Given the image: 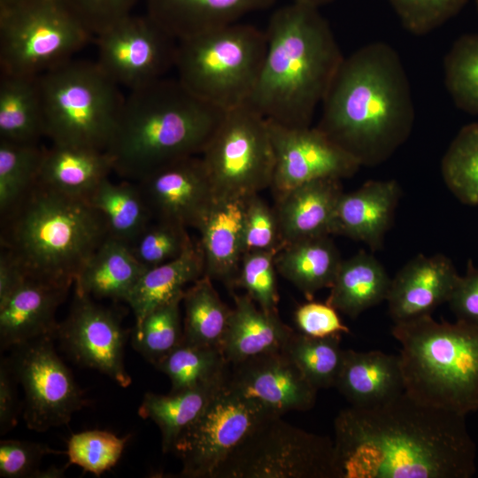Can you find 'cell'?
Wrapping results in <instances>:
<instances>
[{
  "label": "cell",
  "instance_id": "6da1fadb",
  "mask_svg": "<svg viewBox=\"0 0 478 478\" xmlns=\"http://www.w3.org/2000/svg\"><path fill=\"white\" fill-rule=\"evenodd\" d=\"M337 478H470L476 446L466 416L405 391L374 406H349L334 420Z\"/></svg>",
  "mask_w": 478,
  "mask_h": 478
},
{
  "label": "cell",
  "instance_id": "7a4b0ae2",
  "mask_svg": "<svg viewBox=\"0 0 478 478\" xmlns=\"http://www.w3.org/2000/svg\"><path fill=\"white\" fill-rule=\"evenodd\" d=\"M415 109L397 51L367 43L343 58L321 103L316 126L360 166L387 161L410 137Z\"/></svg>",
  "mask_w": 478,
  "mask_h": 478
},
{
  "label": "cell",
  "instance_id": "3957f363",
  "mask_svg": "<svg viewBox=\"0 0 478 478\" xmlns=\"http://www.w3.org/2000/svg\"><path fill=\"white\" fill-rule=\"evenodd\" d=\"M264 32L266 55L248 104L276 124L310 127L344 58L331 27L319 8L290 2Z\"/></svg>",
  "mask_w": 478,
  "mask_h": 478
},
{
  "label": "cell",
  "instance_id": "277c9868",
  "mask_svg": "<svg viewBox=\"0 0 478 478\" xmlns=\"http://www.w3.org/2000/svg\"><path fill=\"white\" fill-rule=\"evenodd\" d=\"M225 112L177 78L130 90L106 149L113 172L135 182L175 160L201 155Z\"/></svg>",
  "mask_w": 478,
  "mask_h": 478
},
{
  "label": "cell",
  "instance_id": "5b68a950",
  "mask_svg": "<svg viewBox=\"0 0 478 478\" xmlns=\"http://www.w3.org/2000/svg\"><path fill=\"white\" fill-rule=\"evenodd\" d=\"M108 235L104 215L88 201L39 181L1 218V249L27 277L65 287Z\"/></svg>",
  "mask_w": 478,
  "mask_h": 478
},
{
  "label": "cell",
  "instance_id": "8992f818",
  "mask_svg": "<svg viewBox=\"0 0 478 478\" xmlns=\"http://www.w3.org/2000/svg\"><path fill=\"white\" fill-rule=\"evenodd\" d=\"M405 392L457 414L478 411V326L431 315L394 323Z\"/></svg>",
  "mask_w": 478,
  "mask_h": 478
},
{
  "label": "cell",
  "instance_id": "52a82bcc",
  "mask_svg": "<svg viewBox=\"0 0 478 478\" xmlns=\"http://www.w3.org/2000/svg\"><path fill=\"white\" fill-rule=\"evenodd\" d=\"M266 50L265 32L240 22L179 40L177 79L198 98L227 112L248 104Z\"/></svg>",
  "mask_w": 478,
  "mask_h": 478
},
{
  "label": "cell",
  "instance_id": "ba28073f",
  "mask_svg": "<svg viewBox=\"0 0 478 478\" xmlns=\"http://www.w3.org/2000/svg\"><path fill=\"white\" fill-rule=\"evenodd\" d=\"M45 136L52 143L106 150L125 96L96 62L74 60L39 76Z\"/></svg>",
  "mask_w": 478,
  "mask_h": 478
},
{
  "label": "cell",
  "instance_id": "9c48e42d",
  "mask_svg": "<svg viewBox=\"0 0 478 478\" xmlns=\"http://www.w3.org/2000/svg\"><path fill=\"white\" fill-rule=\"evenodd\" d=\"M93 35L62 0L0 6V70L40 76L73 59Z\"/></svg>",
  "mask_w": 478,
  "mask_h": 478
},
{
  "label": "cell",
  "instance_id": "30bf717a",
  "mask_svg": "<svg viewBox=\"0 0 478 478\" xmlns=\"http://www.w3.org/2000/svg\"><path fill=\"white\" fill-rule=\"evenodd\" d=\"M212 478H337L334 440L269 415L217 468Z\"/></svg>",
  "mask_w": 478,
  "mask_h": 478
},
{
  "label": "cell",
  "instance_id": "8fae6325",
  "mask_svg": "<svg viewBox=\"0 0 478 478\" xmlns=\"http://www.w3.org/2000/svg\"><path fill=\"white\" fill-rule=\"evenodd\" d=\"M216 199L270 188L274 153L268 121L249 104L227 111L201 153Z\"/></svg>",
  "mask_w": 478,
  "mask_h": 478
},
{
  "label": "cell",
  "instance_id": "7c38bea8",
  "mask_svg": "<svg viewBox=\"0 0 478 478\" xmlns=\"http://www.w3.org/2000/svg\"><path fill=\"white\" fill-rule=\"evenodd\" d=\"M269 415L275 414L244 397L227 381L214 391L173 447V452L181 462L180 476L212 478L230 453Z\"/></svg>",
  "mask_w": 478,
  "mask_h": 478
},
{
  "label": "cell",
  "instance_id": "4fadbf2b",
  "mask_svg": "<svg viewBox=\"0 0 478 478\" xmlns=\"http://www.w3.org/2000/svg\"><path fill=\"white\" fill-rule=\"evenodd\" d=\"M53 340L42 337L17 345L8 358L25 393L24 420L37 432L68 424L87 403Z\"/></svg>",
  "mask_w": 478,
  "mask_h": 478
},
{
  "label": "cell",
  "instance_id": "5bb4252c",
  "mask_svg": "<svg viewBox=\"0 0 478 478\" xmlns=\"http://www.w3.org/2000/svg\"><path fill=\"white\" fill-rule=\"evenodd\" d=\"M96 62L118 86L133 90L174 67L178 40L147 13L129 14L95 37Z\"/></svg>",
  "mask_w": 478,
  "mask_h": 478
},
{
  "label": "cell",
  "instance_id": "9a60e30c",
  "mask_svg": "<svg viewBox=\"0 0 478 478\" xmlns=\"http://www.w3.org/2000/svg\"><path fill=\"white\" fill-rule=\"evenodd\" d=\"M56 339L80 366L97 370L120 387L132 383L124 361L127 331L116 311L74 292Z\"/></svg>",
  "mask_w": 478,
  "mask_h": 478
},
{
  "label": "cell",
  "instance_id": "2e32d148",
  "mask_svg": "<svg viewBox=\"0 0 478 478\" xmlns=\"http://www.w3.org/2000/svg\"><path fill=\"white\" fill-rule=\"evenodd\" d=\"M267 121L274 153L270 189L275 199L307 181L350 178L360 168L316 127H289Z\"/></svg>",
  "mask_w": 478,
  "mask_h": 478
},
{
  "label": "cell",
  "instance_id": "e0dca14e",
  "mask_svg": "<svg viewBox=\"0 0 478 478\" xmlns=\"http://www.w3.org/2000/svg\"><path fill=\"white\" fill-rule=\"evenodd\" d=\"M135 182L153 220L177 223L187 228L197 229L216 201L199 156L175 160Z\"/></svg>",
  "mask_w": 478,
  "mask_h": 478
},
{
  "label": "cell",
  "instance_id": "ac0fdd59",
  "mask_svg": "<svg viewBox=\"0 0 478 478\" xmlns=\"http://www.w3.org/2000/svg\"><path fill=\"white\" fill-rule=\"evenodd\" d=\"M228 383L268 412L282 416L312 409L318 390L282 351L230 364Z\"/></svg>",
  "mask_w": 478,
  "mask_h": 478
},
{
  "label": "cell",
  "instance_id": "d6986e66",
  "mask_svg": "<svg viewBox=\"0 0 478 478\" xmlns=\"http://www.w3.org/2000/svg\"><path fill=\"white\" fill-rule=\"evenodd\" d=\"M452 261L443 254H419L391 278L387 297L394 323L431 315L447 303L459 280Z\"/></svg>",
  "mask_w": 478,
  "mask_h": 478
},
{
  "label": "cell",
  "instance_id": "ffe728a7",
  "mask_svg": "<svg viewBox=\"0 0 478 478\" xmlns=\"http://www.w3.org/2000/svg\"><path fill=\"white\" fill-rule=\"evenodd\" d=\"M69 289L27 277L0 304L1 348L12 349L42 337L56 339L59 325L56 312Z\"/></svg>",
  "mask_w": 478,
  "mask_h": 478
},
{
  "label": "cell",
  "instance_id": "44dd1931",
  "mask_svg": "<svg viewBox=\"0 0 478 478\" xmlns=\"http://www.w3.org/2000/svg\"><path fill=\"white\" fill-rule=\"evenodd\" d=\"M401 189L395 180L367 181L354 191L342 195L335 214L332 235L382 249L389 230Z\"/></svg>",
  "mask_w": 478,
  "mask_h": 478
},
{
  "label": "cell",
  "instance_id": "7402d4cb",
  "mask_svg": "<svg viewBox=\"0 0 478 478\" xmlns=\"http://www.w3.org/2000/svg\"><path fill=\"white\" fill-rule=\"evenodd\" d=\"M343 194L341 180L322 178L298 185L276 198L274 208L283 245L331 235Z\"/></svg>",
  "mask_w": 478,
  "mask_h": 478
},
{
  "label": "cell",
  "instance_id": "603a6c76",
  "mask_svg": "<svg viewBox=\"0 0 478 478\" xmlns=\"http://www.w3.org/2000/svg\"><path fill=\"white\" fill-rule=\"evenodd\" d=\"M244 198H218L197 227L204 275L232 293L243 256Z\"/></svg>",
  "mask_w": 478,
  "mask_h": 478
},
{
  "label": "cell",
  "instance_id": "cb8c5ba5",
  "mask_svg": "<svg viewBox=\"0 0 478 478\" xmlns=\"http://www.w3.org/2000/svg\"><path fill=\"white\" fill-rule=\"evenodd\" d=\"M146 13L176 40L239 22L275 0H145Z\"/></svg>",
  "mask_w": 478,
  "mask_h": 478
},
{
  "label": "cell",
  "instance_id": "d4e9b609",
  "mask_svg": "<svg viewBox=\"0 0 478 478\" xmlns=\"http://www.w3.org/2000/svg\"><path fill=\"white\" fill-rule=\"evenodd\" d=\"M335 388L351 406L371 407L405 391L398 355L344 350Z\"/></svg>",
  "mask_w": 478,
  "mask_h": 478
},
{
  "label": "cell",
  "instance_id": "484cf974",
  "mask_svg": "<svg viewBox=\"0 0 478 478\" xmlns=\"http://www.w3.org/2000/svg\"><path fill=\"white\" fill-rule=\"evenodd\" d=\"M113 172L106 150L51 143L45 148L38 181L66 196L89 201Z\"/></svg>",
  "mask_w": 478,
  "mask_h": 478
},
{
  "label": "cell",
  "instance_id": "4316f807",
  "mask_svg": "<svg viewBox=\"0 0 478 478\" xmlns=\"http://www.w3.org/2000/svg\"><path fill=\"white\" fill-rule=\"evenodd\" d=\"M232 308L222 344L229 364L283 349L294 332L279 317L278 312H266L247 295L232 292Z\"/></svg>",
  "mask_w": 478,
  "mask_h": 478
},
{
  "label": "cell",
  "instance_id": "83f0119b",
  "mask_svg": "<svg viewBox=\"0 0 478 478\" xmlns=\"http://www.w3.org/2000/svg\"><path fill=\"white\" fill-rule=\"evenodd\" d=\"M146 269L127 243L108 235L77 275L74 292L92 298L127 302Z\"/></svg>",
  "mask_w": 478,
  "mask_h": 478
},
{
  "label": "cell",
  "instance_id": "f1b7e54d",
  "mask_svg": "<svg viewBox=\"0 0 478 478\" xmlns=\"http://www.w3.org/2000/svg\"><path fill=\"white\" fill-rule=\"evenodd\" d=\"M391 278L382 264L361 250L343 259L326 302L351 319L387 299Z\"/></svg>",
  "mask_w": 478,
  "mask_h": 478
},
{
  "label": "cell",
  "instance_id": "f546056e",
  "mask_svg": "<svg viewBox=\"0 0 478 478\" xmlns=\"http://www.w3.org/2000/svg\"><path fill=\"white\" fill-rule=\"evenodd\" d=\"M343 258L330 235L284 244L275 254V267L307 300L329 289Z\"/></svg>",
  "mask_w": 478,
  "mask_h": 478
},
{
  "label": "cell",
  "instance_id": "4dcf8cb0",
  "mask_svg": "<svg viewBox=\"0 0 478 478\" xmlns=\"http://www.w3.org/2000/svg\"><path fill=\"white\" fill-rule=\"evenodd\" d=\"M45 136L39 76L0 73V140L35 144Z\"/></svg>",
  "mask_w": 478,
  "mask_h": 478
},
{
  "label": "cell",
  "instance_id": "1f68e13d",
  "mask_svg": "<svg viewBox=\"0 0 478 478\" xmlns=\"http://www.w3.org/2000/svg\"><path fill=\"white\" fill-rule=\"evenodd\" d=\"M204 274V258L198 243L173 260L146 269L126 302L133 311L135 324L156 307L183 294L188 284Z\"/></svg>",
  "mask_w": 478,
  "mask_h": 478
},
{
  "label": "cell",
  "instance_id": "d6a6232c",
  "mask_svg": "<svg viewBox=\"0 0 478 478\" xmlns=\"http://www.w3.org/2000/svg\"><path fill=\"white\" fill-rule=\"evenodd\" d=\"M183 343L222 350L232 309L220 297L212 279L203 275L185 289Z\"/></svg>",
  "mask_w": 478,
  "mask_h": 478
},
{
  "label": "cell",
  "instance_id": "836d02e7",
  "mask_svg": "<svg viewBox=\"0 0 478 478\" xmlns=\"http://www.w3.org/2000/svg\"><path fill=\"white\" fill-rule=\"evenodd\" d=\"M222 384L170 392L168 395L145 393L138 414L143 419L151 420L159 428L163 453L173 452L178 438L198 417L214 391Z\"/></svg>",
  "mask_w": 478,
  "mask_h": 478
},
{
  "label": "cell",
  "instance_id": "e575fe53",
  "mask_svg": "<svg viewBox=\"0 0 478 478\" xmlns=\"http://www.w3.org/2000/svg\"><path fill=\"white\" fill-rule=\"evenodd\" d=\"M133 182L107 178L88 201L104 215L109 235L127 244L153 220L139 185Z\"/></svg>",
  "mask_w": 478,
  "mask_h": 478
},
{
  "label": "cell",
  "instance_id": "d590c367",
  "mask_svg": "<svg viewBox=\"0 0 478 478\" xmlns=\"http://www.w3.org/2000/svg\"><path fill=\"white\" fill-rule=\"evenodd\" d=\"M154 366L170 379V392H178L224 383L230 364L220 348L182 342Z\"/></svg>",
  "mask_w": 478,
  "mask_h": 478
},
{
  "label": "cell",
  "instance_id": "8d00e7d4",
  "mask_svg": "<svg viewBox=\"0 0 478 478\" xmlns=\"http://www.w3.org/2000/svg\"><path fill=\"white\" fill-rule=\"evenodd\" d=\"M342 335L312 337L293 332L282 351L317 389L335 386L344 356Z\"/></svg>",
  "mask_w": 478,
  "mask_h": 478
},
{
  "label": "cell",
  "instance_id": "74e56055",
  "mask_svg": "<svg viewBox=\"0 0 478 478\" xmlns=\"http://www.w3.org/2000/svg\"><path fill=\"white\" fill-rule=\"evenodd\" d=\"M44 147L0 140V214L9 213L37 183Z\"/></svg>",
  "mask_w": 478,
  "mask_h": 478
},
{
  "label": "cell",
  "instance_id": "f35d334b",
  "mask_svg": "<svg viewBox=\"0 0 478 478\" xmlns=\"http://www.w3.org/2000/svg\"><path fill=\"white\" fill-rule=\"evenodd\" d=\"M441 173L462 204H478V121L465 125L455 135L443 156Z\"/></svg>",
  "mask_w": 478,
  "mask_h": 478
},
{
  "label": "cell",
  "instance_id": "ab89813d",
  "mask_svg": "<svg viewBox=\"0 0 478 478\" xmlns=\"http://www.w3.org/2000/svg\"><path fill=\"white\" fill-rule=\"evenodd\" d=\"M183 294L162 304L135 325L132 345L155 366L183 341L181 304Z\"/></svg>",
  "mask_w": 478,
  "mask_h": 478
},
{
  "label": "cell",
  "instance_id": "60d3db41",
  "mask_svg": "<svg viewBox=\"0 0 478 478\" xmlns=\"http://www.w3.org/2000/svg\"><path fill=\"white\" fill-rule=\"evenodd\" d=\"M443 81L456 107L478 115V33L454 41L443 58Z\"/></svg>",
  "mask_w": 478,
  "mask_h": 478
},
{
  "label": "cell",
  "instance_id": "b9f144b4",
  "mask_svg": "<svg viewBox=\"0 0 478 478\" xmlns=\"http://www.w3.org/2000/svg\"><path fill=\"white\" fill-rule=\"evenodd\" d=\"M187 229L177 223L152 220L128 246L144 267L151 268L177 258L195 244Z\"/></svg>",
  "mask_w": 478,
  "mask_h": 478
},
{
  "label": "cell",
  "instance_id": "7bdbcfd3",
  "mask_svg": "<svg viewBox=\"0 0 478 478\" xmlns=\"http://www.w3.org/2000/svg\"><path fill=\"white\" fill-rule=\"evenodd\" d=\"M127 442L106 430H86L73 434L67 441L68 464L100 476L120 460Z\"/></svg>",
  "mask_w": 478,
  "mask_h": 478
},
{
  "label": "cell",
  "instance_id": "ee69618b",
  "mask_svg": "<svg viewBox=\"0 0 478 478\" xmlns=\"http://www.w3.org/2000/svg\"><path fill=\"white\" fill-rule=\"evenodd\" d=\"M274 251H251L243 254L235 289L246 294L264 311L277 312L279 294L276 281Z\"/></svg>",
  "mask_w": 478,
  "mask_h": 478
},
{
  "label": "cell",
  "instance_id": "f6af8a7d",
  "mask_svg": "<svg viewBox=\"0 0 478 478\" xmlns=\"http://www.w3.org/2000/svg\"><path fill=\"white\" fill-rule=\"evenodd\" d=\"M468 0H389L403 27L412 35L432 33L457 16Z\"/></svg>",
  "mask_w": 478,
  "mask_h": 478
},
{
  "label": "cell",
  "instance_id": "bcb514c9",
  "mask_svg": "<svg viewBox=\"0 0 478 478\" xmlns=\"http://www.w3.org/2000/svg\"><path fill=\"white\" fill-rule=\"evenodd\" d=\"M243 241V254L278 251L283 246L274 208H271L259 193L244 198Z\"/></svg>",
  "mask_w": 478,
  "mask_h": 478
},
{
  "label": "cell",
  "instance_id": "7dc6e473",
  "mask_svg": "<svg viewBox=\"0 0 478 478\" xmlns=\"http://www.w3.org/2000/svg\"><path fill=\"white\" fill-rule=\"evenodd\" d=\"M43 443L2 440L0 442V476L4 478L33 477L42 458L49 454H62Z\"/></svg>",
  "mask_w": 478,
  "mask_h": 478
},
{
  "label": "cell",
  "instance_id": "c3c4849f",
  "mask_svg": "<svg viewBox=\"0 0 478 478\" xmlns=\"http://www.w3.org/2000/svg\"><path fill=\"white\" fill-rule=\"evenodd\" d=\"M94 37L132 13L138 0H62Z\"/></svg>",
  "mask_w": 478,
  "mask_h": 478
},
{
  "label": "cell",
  "instance_id": "681fc988",
  "mask_svg": "<svg viewBox=\"0 0 478 478\" xmlns=\"http://www.w3.org/2000/svg\"><path fill=\"white\" fill-rule=\"evenodd\" d=\"M295 322L300 333L312 337H328L349 334L338 311L327 302L308 300L295 311Z\"/></svg>",
  "mask_w": 478,
  "mask_h": 478
},
{
  "label": "cell",
  "instance_id": "f907efd6",
  "mask_svg": "<svg viewBox=\"0 0 478 478\" xmlns=\"http://www.w3.org/2000/svg\"><path fill=\"white\" fill-rule=\"evenodd\" d=\"M447 303L457 320L478 326V267L471 260Z\"/></svg>",
  "mask_w": 478,
  "mask_h": 478
},
{
  "label": "cell",
  "instance_id": "816d5d0a",
  "mask_svg": "<svg viewBox=\"0 0 478 478\" xmlns=\"http://www.w3.org/2000/svg\"><path fill=\"white\" fill-rule=\"evenodd\" d=\"M16 379L8 358L0 365V434L4 435L17 424Z\"/></svg>",
  "mask_w": 478,
  "mask_h": 478
},
{
  "label": "cell",
  "instance_id": "f5cc1de1",
  "mask_svg": "<svg viewBox=\"0 0 478 478\" xmlns=\"http://www.w3.org/2000/svg\"><path fill=\"white\" fill-rule=\"evenodd\" d=\"M27 276L7 251L0 253V304L4 302Z\"/></svg>",
  "mask_w": 478,
  "mask_h": 478
},
{
  "label": "cell",
  "instance_id": "db71d44e",
  "mask_svg": "<svg viewBox=\"0 0 478 478\" xmlns=\"http://www.w3.org/2000/svg\"><path fill=\"white\" fill-rule=\"evenodd\" d=\"M69 465V464H68ZM68 465H65L61 467L52 466L46 470H41L40 468L35 473L34 477L36 478H59L63 477Z\"/></svg>",
  "mask_w": 478,
  "mask_h": 478
},
{
  "label": "cell",
  "instance_id": "11a10c76",
  "mask_svg": "<svg viewBox=\"0 0 478 478\" xmlns=\"http://www.w3.org/2000/svg\"><path fill=\"white\" fill-rule=\"evenodd\" d=\"M335 0H290V2L293 3L302 4L319 9L322 6L331 4Z\"/></svg>",
  "mask_w": 478,
  "mask_h": 478
},
{
  "label": "cell",
  "instance_id": "9f6ffc18",
  "mask_svg": "<svg viewBox=\"0 0 478 478\" xmlns=\"http://www.w3.org/2000/svg\"><path fill=\"white\" fill-rule=\"evenodd\" d=\"M24 0H0V6L11 5Z\"/></svg>",
  "mask_w": 478,
  "mask_h": 478
},
{
  "label": "cell",
  "instance_id": "6f0895ef",
  "mask_svg": "<svg viewBox=\"0 0 478 478\" xmlns=\"http://www.w3.org/2000/svg\"><path fill=\"white\" fill-rule=\"evenodd\" d=\"M475 1V4H476V7H477V10H478V0H474Z\"/></svg>",
  "mask_w": 478,
  "mask_h": 478
}]
</instances>
